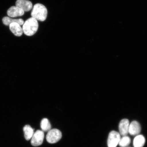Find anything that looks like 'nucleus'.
I'll return each instance as SVG.
<instances>
[{
	"mask_svg": "<svg viewBox=\"0 0 147 147\" xmlns=\"http://www.w3.org/2000/svg\"><path fill=\"white\" fill-rule=\"evenodd\" d=\"M47 9L45 5L38 3L33 7L31 16L37 21L43 22L47 19Z\"/></svg>",
	"mask_w": 147,
	"mask_h": 147,
	"instance_id": "f257e3e1",
	"label": "nucleus"
},
{
	"mask_svg": "<svg viewBox=\"0 0 147 147\" xmlns=\"http://www.w3.org/2000/svg\"><path fill=\"white\" fill-rule=\"evenodd\" d=\"M38 24L37 20L32 17L28 18L23 25V32L26 35L31 36L34 35L37 31Z\"/></svg>",
	"mask_w": 147,
	"mask_h": 147,
	"instance_id": "f03ea898",
	"label": "nucleus"
},
{
	"mask_svg": "<svg viewBox=\"0 0 147 147\" xmlns=\"http://www.w3.org/2000/svg\"><path fill=\"white\" fill-rule=\"evenodd\" d=\"M61 137L62 133L60 130L57 129H53L48 132L46 139L48 142L53 144L58 142Z\"/></svg>",
	"mask_w": 147,
	"mask_h": 147,
	"instance_id": "7ed1b4c3",
	"label": "nucleus"
},
{
	"mask_svg": "<svg viewBox=\"0 0 147 147\" xmlns=\"http://www.w3.org/2000/svg\"><path fill=\"white\" fill-rule=\"evenodd\" d=\"M121 139L120 134L115 131L110 132L107 140L108 147H116Z\"/></svg>",
	"mask_w": 147,
	"mask_h": 147,
	"instance_id": "20e7f679",
	"label": "nucleus"
},
{
	"mask_svg": "<svg viewBox=\"0 0 147 147\" xmlns=\"http://www.w3.org/2000/svg\"><path fill=\"white\" fill-rule=\"evenodd\" d=\"M44 137V132L42 130H37L34 133L31 140V144L34 146H38L41 145L43 142Z\"/></svg>",
	"mask_w": 147,
	"mask_h": 147,
	"instance_id": "39448f33",
	"label": "nucleus"
},
{
	"mask_svg": "<svg viewBox=\"0 0 147 147\" xmlns=\"http://www.w3.org/2000/svg\"><path fill=\"white\" fill-rule=\"evenodd\" d=\"M16 6L22 9L24 12H28L32 8V3L28 0H17Z\"/></svg>",
	"mask_w": 147,
	"mask_h": 147,
	"instance_id": "423d86ee",
	"label": "nucleus"
},
{
	"mask_svg": "<svg viewBox=\"0 0 147 147\" xmlns=\"http://www.w3.org/2000/svg\"><path fill=\"white\" fill-rule=\"evenodd\" d=\"M129 125V121L128 119H123L120 121L119 124V133L122 136L128 135Z\"/></svg>",
	"mask_w": 147,
	"mask_h": 147,
	"instance_id": "0eeeda50",
	"label": "nucleus"
},
{
	"mask_svg": "<svg viewBox=\"0 0 147 147\" xmlns=\"http://www.w3.org/2000/svg\"><path fill=\"white\" fill-rule=\"evenodd\" d=\"M24 11L16 6H13L8 9L7 11V15L10 17L15 18L23 16Z\"/></svg>",
	"mask_w": 147,
	"mask_h": 147,
	"instance_id": "6e6552de",
	"label": "nucleus"
},
{
	"mask_svg": "<svg viewBox=\"0 0 147 147\" xmlns=\"http://www.w3.org/2000/svg\"><path fill=\"white\" fill-rule=\"evenodd\" d=\"M141 127L140 124L137 121H134L132 122L129 125V133L132 136H136L140 133Z\"/></svg>",
	"mask_w": 147,
	"mask_h": 147,
	"instance_id": "1a4fd4ad",
	"label": "nucleus"
},
{
	"mask_svg": "<svg viewBox=\"0 0 147 147\" xmlns=\"http://www.w3.org/2000/svg\"><path fill=\"white\" fill-rule=\"evenodd\" d=\"M9 29L15 36H20L23 34V32L22 28L19 24L16 23H11L9 25Z\"/></svg>",
	"mask_w": 147,
	"mask_h": 147,
	"instance_id": "9d476101",
	"label": "nucleus"
},
{
	"mask_svg": "<svg viewBox=\"0 0 147 147\" xmlns=\"http://www.w3.org/2000/svg\"><path fill=\"white\" fill-rule=\"evenodd\" d=\"M3 22L5 25L9 26L11 23H17L20 25H22L24 24V21L22 19L19 18V19H13L8 17H3L2 20Z\"/></svg>",
	"mask_w": 147,
	"mask_h": 147,
	"instance_id": "9b49d317",
	"label": "nucleus"
},
{
	"mask_svg": "<svg viewBox=\"0 0 147 147\" xmlns=\"http://www.w3.org/2000/svg\"><path fill=\"white\" fill-rule=\"evenodd\" d=\"M146 140L142 135H138L134 139L133 145L134 147H143L144 146Z\"/></svg>",
	"mask_w": 147,
	"mask_h": 147,
	"instance_id": "f8f14e48",
	"label": "nucleus"
},
{
	"mask_svg": "<svg viewBox=\"0 0 147 147\" xmlns=\"http://www.w3.org/2000/svg\"><path fill=\"white\" fill-rule=\"evenodd\" d=\"M25 137L27 140H29L32 138L34 134V130L29 125H26L23 128Z\"/></svg>",
	"mask_w": 147,
	"mask_h": 147,
	"instance_id": "ddd939ff",
	"label": "nucleus"
},
{
	"mask_svg": "<svg viewBox=\"0 0 147 147\" xmlns=\"http://www.w3.org/2000/svg\"><path fill=\"white\" fill-rule=\"evenodd\" d=\"M41 127L43 132H48L51 129V125L48 119L44 118L42 119L41 123Z\"/></svg>",
	"mask_w": 147,
	"mask_h": 147,
	"instance_id": "4468645a",
	"label": "nucleus"
},
{
	"mask_svg": "<svg viewBox=\"0 0 147 147\" xmlns=\"http://www.w3.org/2000/svg\"><path fill=\"white\" fill-rule=\"evenodd\" d=\"M130 142L131 140L130 138L127 136H124L120 139L118 144L121 147H125L130 144Z\"/></svg>",
	"mask_w": 147,
	"mask_h": 147,
	"instance_id": "2eb2a0df",
	"label": "nucleus"
}]
</instances>
